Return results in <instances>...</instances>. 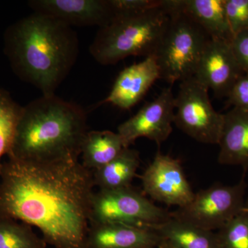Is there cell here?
<instances>
[{
    "instance_id": "cell-1",
    "label": "cell",
    "mask_w": 248,
    "mask_h": 248,
    "mask_svg": "<svg viewBox=\"0 0 248 248\" xmlns=\"http://www.w3.org/2000/svg\"><path fill=\"white\" fill-rule=\"evenodd\" d=\"M94 186L79 159H9L0 167V217L35 227L55 248H85Z\"/></svg>"
},
{
    "instance_id": "cell-2",
    "label": "cell",
    "mask_w": 248,
    "mask_h": 248,
    "mask_svg": "<svg viewBox=\"0 0 248 248\" xmlns=\"http://www.w3.org/2000/svg\"><path fill=\"white\" fill-rule=\"evenodd\" d=\"M4 43L16 74L40 90L42 95L55 94L79 53L78 35L71 27L35 12L9 27Z\"/></svg>"
},
{
    "instance_id": "cell-3",
    "label": "cell",
    "mask_w": 248,
    "mask_h": 248,
    "mask_svg": "<svg viewBox=\"0 0 248 248\" xmlns=\"http://www.w3.org/2000/svg\"><path fill=\"white\" fill-rule=\"evenodd\" d=\"M88 132L84 109L55 94L22 108L9 159L51 161L79 159Z\"/></svg>"
},
{
    "instance_id": "cell-4",
    "label": "cell",
    "mask_w": 248,
    "mask_h": 248,
    "mask_svg": "<svg viewBox=\"0 0 248 248\" xmlns=\"http://www.w3.org/2000/svg\"><path fill=\"white\" fill-rule=\"evenodd\" d=\"M169 19L161 4L143 12L115 15L107 25L99 28L90 53L105 66L130 56L154 55Z\"/></svg>"
},
{
    "instance_id": "cell-5",
    "label": "cell",
    "mask_w": 248,
    "mask_h": 248,
    "mask_svg": "<svg viewBox=\"0 0 248 248\" xmlns=\"http://www.w3.org/2000/svg\"><path fill=\"white\" fill-rule=\"evenodd\" d=\"M166 11L170 14L169 23L154 56L161 79L173 84L195 76L210 37L186 15Z\"/></svg>"
},
{
    "instance_id": "cell-6",
    "label": "cell",
    "mask_w": 248,
    "mask_h": 248,
    "mask_svg": "<svg viewBox=\"0 0 248 248\" xmlns=\"http://www.w3.org/2000/svg\"><path fill=\"white\" fill-rule=\"evenodd\" d=\"M170 217L171 212L155 205L130 186L94 192L90 224L118 223L153 230Z\"/></svg>"
},
{
    "instance_id": "cell-7",
    "label": "cell",
    "mask_w": 248,
    "mask_h": 248,
    "mask_svg": "<svg viewBox=\"0 0 248 248\" xmlns=\"http://www.w3.org/2000/svg\"><path fill=\"white\" fill-rule=\"evenodd\" d=\"M209 90L195 77L181 81L175 97L174 124L179 130L196 141L207 144H218L224 114L214 109Z\"/></svg>"
},
{
    "instance_id": "cell-8",
    "label": "cell",
    "mask_w": 248,
    "mask_h": 248,
    "mask_svg": "<svg viewBox=\"0 0 248 248\" xmlns=\"http://www.w3.org/2000/svg\"><path fill=\"white\" fill-rule=\"evenodd\" d=\"M244 179L234 185L215 184L195 192L190 203L171 212L174 218L206 230L216 232L246 207Z\"/></svg>"
},
{
    "instance_id": "cell-9",
    "label": "cell",
    "mask_w": 248,
    "mask_h": 248,
    "mask_svg": "<svg viewBox=\"0 0 248 248\" xmlns=\"http://www.w3.org/2000/svg\"><path fill=\"white\" fill-rule=\"evenodd\" d=\"M175 97L172 87L162 90L158 97L146 103L133 117L119 125L125 148H129L138 138H146L158 146L166 141L172 131Z\"/></svg>"
},
{
    "instance_id": "cell-10",
    "label": "cell",
    "mask_w": 248,
    "mask_h": 248,
    "mask_svg": "<svg viewBox=\"0 0 248 248\" xmlns=\"http://www.w3.org/2000/svg\"><path fill=\"white\" fill-rule=\"evenodd\" d=\"M141 184L152 200L178 208L186 206L195 196L180 161L159 152L142 174Z\"/></svg>"
},
{
    "instance_id": "cell-11",
    "label": "cell",
    "mask_w": 248,
    "mask_h": 248,
    "mask_svg": "<svg viewBox=\"0 0 248 248\" xmlns=\"http://www.w3.org/2000/svg\"><path fill=\"white\" fill-rule=\"evenodd\" d=\"M235 58L231 43L210 38L202 54L195 78L217 97H227L244 74Z\"/></svg>"
},
{
    "instance_id": "cell-12",
    "label": "cell",
    "mask_w": 248,
    "mask_h": 248,
    "mask_svg": "<svg viewBox=\"0 0 248 248\" xmlns=\"http://www.w3.org/2000/svg\"><path fill=\"white\" fill-rule=\"evenodd\" d=\"M34 12L47 15L70 27H105L115 17L110 0H32Z\"/></svg>"
},
{
    "instance_id": "cell-13",
    "label": "cell",
    "mask_w": 248,
    "mask_h": 248,
    "mask_svg": "<svg viewBox=\"0 0 248 248\" xmlns=\"http://www.w3.org/2000/svg\"><path fill=\"white\" fill-rule=\"evenodd\" d=\"M161 79L154 55L126 67L117 76L110 94L102 104H111L129 110L146 95L156 80Z\"/></svg>"
},
{
    "instance_id": "cell-14",
    "label": "cell",
    "mask_w": 248,
    "mask_h": 248,
    "mask_svg": "<svg viewBox=\"0 0 248 248\" xmlns=\"http://www.w3.org/2000/svg\"><path fill=\"white\" fill-rule=\"evenodd\" d=\"M161 243L153 230L123 223H93L85 248H157Z\"/></svg>"
},
{
    "instance_id": "cell-15",
    "label": "cell",
    "mask_w": 248,
    "mask_h": 248,
    "mask_svg": "<svg viewBox=\"0 0 248 248\" xmlns=\"http://www.w3.org/2000/svg\"><path fill=\"white\" fill-rule=\"evenodd\" d=\"M168 11L183 13L203 29L210 38L231 43L233 34L227 19L225 0H161Z\"/></svg>"
},
{
    "instance_id": "cell-16",
    "label": "cell",
    "mask_w": 248,
    "mask_h": 248,
    "mask_svg": "<svg viewBox=\"0 0 248 248\" xmlns=\"http://www.w3.org/2000/svg\"><path fill=\"white\" fill-rule=\"evenodd\" d=\"M218 161L226 166L248 169V112L231 109L224 114Z\"/></svg>"
},
{
    "instance_id": "cell-17",
    "label": "cell",
    "mask_w": 248,
    "mask_h": 248,
    "mask_svg": "<svg viewBox=\"0 0 248 248\" xmlns=\"http://www.w3.org/2000/svg\"><path fill=\"white\" fill-rule=\"evenodd\" d=\"M153 231L159 235L162 244L171 248H218L216 232L202 229L172 215Z\"/></svg>"
},
{
    "instance_id": "cell-18",
    "label": "cell",
    "mask_w": 248,
    "mask_h": 248,
    "mask_svg": "<svg viewBox=\"0 0 248 248\" xmlns=\"http://www.w3.org/2000/svg\"><path fill=\"white\" fill-rule=\"evenodd\" d=\"M124 148L117 133L110 130L88 131L81 147V164L93 172L110 162Z\"/></svg>"
},
{
    "instance_id": "cell-19",
    "label": "cell",
    "mask_w": 248,
    "mask_h": 248,
    "mask_svg": "<svg viewBox=\"0 0 248 248\" xmlns=\"http://www.w3.org/2000/svg\"><path fill=\"white\" fill-rule=\"evenodd\" d=\"M140 166L139 152L130 148H124L108 164L93 171L94 185L99 187V190L130 187Z\"/></svg>"
},
{
    "instance_id": "cell-20",
    "label": "cell",
    "mask_w": 248,
    "mask_h": 248,
    "mask_svg": "<svg viewBox=\"0 0 248 248\" xmlns=\"http://www.w3.org/2000/svg\"><path fill=\"white\" fill-rule=\"evenodd\" d=\"M46 245L32 227L0 217V248H46Z\"/></svg>"
},
{
    "instance_id": "cell-21",
    "label": "cell",
    "mask_w": 248,
    "mask_h": 248,
    "mask_svg": "<svg viewBox=\"0 0 248 248\" xmlns=\"http://www.w3.org/2000/svg\"><path fill=\"white\" fill-rule=\"evenodd\" d=\"M22 108L9 93L0 89V167L3 156L9 155L12 148Z\"/></svg>"
},
{
    "instance_id": "cell-22",
    "label": "cell",
    "mask_w": 248,
    "mask_h": 248,
    "mask_svg": "<svg viewBox=\"0 0 248 248\" xmlns=\"http://www.w3.org/2000/svg\"><path fill=\"white\" fill-rule=\"evenodd\" d=\"M218 248H248V206L216 231Z\"/></svg>"
},
{
    "instance_id": "cell-23",
    "label": "cell",
    "mask_w": 248,
    "mask_h": 248,
    "mask_svg": "<svg viewBox=\"0 0 248 248\" xmlns=\"http://www.w3.org/2000/svg\"><path fill=\"white\" fill-rule=\"evenodd\" d=\"M225 8L233 36L248 30V0H225Z\"/></svg>"
},
{
    "instance_id": "cell-24",
    "label": "cell",
    "mask_w": 248,
    "mask_h": 248,
    "mask_svg": "<svg viewBox=\"0 0 248 248\" xmlns=\"http://www.w3.org/2000/svg\"><path fill=\"white\" fill-rule=\"evenodd\" d=\"M115 15L143 12L161 6V0H110Z\"/></svg>"
},
{
    "instance_id": "cell-25",
    "label": "cell",
    "mask_w": 248,
    "mask_h": 248,
    "mask_svg": "<svg viewBox=\"0 0 248 248\" xmlns=\"http://www.w3.org/2000/svg\"><path fill=\"white\" fill-rule=\"evenodd\" d=\"M227 98L228 104L234 108L248 112V73L240 77Z\"/></svg>"
},
{
    "instance_id": "cell-26",
    "label": "cell",
    "mask_w": 248,
    "mask_h": 248,
    "mask_svg": "<svg viewBox=\"0 0 248 248\" xmlns=\"http://www.w3.org/2000/svg\"><path fill=\"white\" fill-rule=\"evenodd\" d=\"M231 46L241 69L244 73H248V30L241 31L233 36Z\"/></svg>"
},
{
    "instance_id": "cell-27",
    "label": "cell",
    "mask_w": 248,
    "mask_h": 248,
    "mask_svg": "<svg viewBox=\"0 0 248 248\" xmlns=\"http://www.w3.org/2000/svg\"><path fill=\"white\" fill-rule=\"evenodd\" d=\"M159 248H170L169 246H166V245H165L164 244H162V243H161V244H160V246H159Z\"/></svg>"
},
{
    "instance_id": "cell-28",
    "label": "cell",
    "mask_w": 248,
    "mask_h": 248,
    "mask_svg": "<svg viewBox=\"0 0 248 248\" xmlns=\"http://www.w3.org/2000/svg\"></svg>"
}]
</instances>
